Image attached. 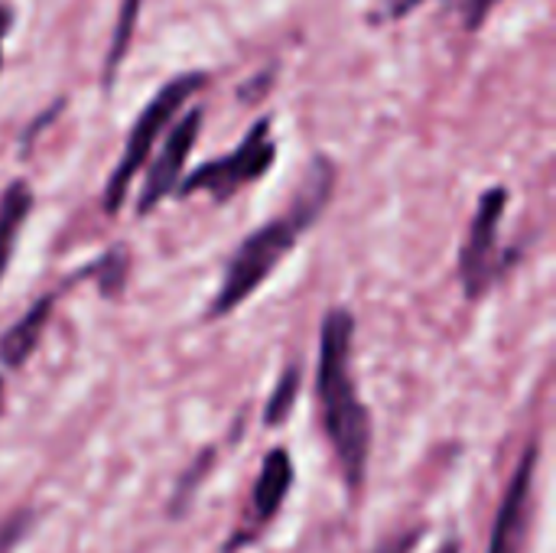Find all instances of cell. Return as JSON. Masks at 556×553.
<instances>
[{
    "label": "cell",
    "mask_w": 556,
    "mask_h": 553,
    "mask_svg": "<svg viewBox=\"0 0 556 553\" xmlns=\"http://www.w3.org/2000/svg\"><path fill=\"white\" fill-rule=\"evenodd\" d=\"M355 316L345 306L326 313L319 326L316 398L323 433L332 447L339 476L352 495L362 492L371 460V414L355 385Z\"/></svg>",
    "instance_id": "cell-1"
},
{
    "label": "cell",
    "mask_w": 556,
    "mask_h": 553,
    "mask_svg": "<svg viewBox=\"0 0 556 553\" xmlns=\"http://www.w3.org/2000/svg\"><path fill=\"white\" fill-rule=\"evenodd\" d=\"M202 121H205V111L202 108H192L182 121L173 124V130L166 134V143L163 150L156 153V160L150 163V173L140 186V196H137V215L147 218L166 196H173L176 183L182 179V169H186V160L202 134Z\"/></svg>",
    "instance_id": "cell-8"
},
{
    "label": "cell",
    "mask_w": 556,
    "mask_h": 553,
    "mask_svg": "<svg viewBox=\"0 0 556 553\" xmlns=\"http://www.w3.org/2000/svg\"><path fill=\"white\" fill-rule=\"evenodd\" d=\"M502 0H463V23L469 33H479L482 23L489 20V13L498 7Z\"/></svg>",
    "instance_id": "cell-17"
},
{
    "label": "cell",
    "mask_w": 556,
    "mask_h": 553,
    "mask_svg": "<svg viewBox=\"0 0 556 553\" xmlns=\"http://www.w3.org/2000/svg\"><path fill=\"white\" fill-rule=\"evenodd\" d=\"M140 10H143V0H121L117 20H114V33H111V46H108V55H104V68H101L104 88H111L114 78H117V68H121V62H124V55L130 49V39H134Z\"/></svg>",
    "instance_id": "cell-11"
},
{
    "label": "cell",
    "mask_w": 556,
    "mask_h": 553,
    "mask_svg": "<svg viewBox=\"0 0 556 553\" xmlns=\"http://www.w3.org/2000/svg\"><path fill=\"white\" fill-rule=\"evenodd\" d=\"M332 183H336L332 163L326 156H316V163L309 166V176H306L300 196L293 199V205L287 209V215L261 225L235 248V254L228 257L225 277L205 310V319H222V316L235 313L244 300H251L261 290V284L296 248L303 231L323 215V209L332 196Z\"/></svg>",
    "instance_id": "cell-2"
},
{
    "label": "cell",
    "mask_w": 556,
    "mask_h": 553,
    "mask_svg": "<svg viewBox=\"0 0 556 553\" xmlns=\"http://www.w3.org/2000/svg\"><path fill=\"white\" fill-rule=\"evenodd\" d=\"M13 26V7L0 0V72H3V39Z\"/></svg>",
    "instance_id": "cell-19"
},
{
    "label": "cell",
    "mask_w": 556,
    "mask_h": 553,
    "mask_svg": "<svg viewBox=\"0 0 556 553\" xmlns=\"http://www.w3.org/2000/svg\"><path fill=\"white\" fill-rule=\"evenodd\" d=\"M437 553H463V541H459L456 535H450V538L443 541V548H440Z\"/></svg>",
    "instance_id": "cell-20"
},
{
    "label": "cell",
    "mask_w": 556,
    "mask_h": 553,
    "mask_svg": "<svg viewBox=\"0 0 556 553\" xmlns=\"http://www.w3.org/2000/svg\"><path fill=\"white\" fill-rule=\"evenodd\" d=\"M0 414H3V378H0Z\"/></svg>",
    "instance_id": "cell-21"
},
{
    "label": "cell",
    "mask_w": 556,
    "mask_h": 553,
    "mask_svg": "<svg viewBox=\"0 0 556 553\" xmlns=\"http://www.w3.org/2000/svg\"><path fill=\"white\" fill-rule=\"evenodd\" d=\"M293 479H296V469H293L290 450H287V447L270 450V453L264 456V463H261L257 479H254L251 508L241 515V525L231 531V538L225 541L222 553H238L261 541V535L277 521L280 508L287 505V499H290V492H293Z\"/></svg>",
    "instance_id": "cell-6"
},
{
    "label": "cell",
    "mask_w": 556,
    "mask_h": 553,
    "mask_svg": "<svg viewBox=\"0 0 556 553\" xmlns=\"http://www.w3.org/2000/svg\"><path fill=\"white\" fill-rule=\"evenodd\" d=\"M427 0H384V10L378 13V20H404L410 16L417 7H424Z\"/></svg>",
    "instance_id": "cell-18"
},
{
    "label": "cell",
    "mask_w": 556,
    "mask_h": 553,
    "mask_svg": "<svg viewBox=\"0 0 556 553\" xmlns=\"http://www.w3.org/2000/svg\"><path fill=\"white\" fill-rule=\"evenodd\" d=\"M208 85V72H182L176 78H169L150 101L147 108L140 111V117L134 121L130 134H127V143H124V153L117 160V166L111 169L108 183H104V199H101V209L104 215H117V209L124 205L140 166L150 160L153 147H156V137L166 134L169 121L176 117V111Z\"/></svg>",
    "instance_id": "cell-3"
},
{
    "label": "cell",
    "mask_w": 556,
    "mask_h": 553,
    "mask_svg": "<svg viewBox=\"0 0 556 553\" xmlns=\"http://www.w3.org/2000/svg\"><path fill=\"white\" fill-rule=\"evenodd\" d=\"M508 202H511V192L505 186L485 189L469 222L466 241L459 248V280H463L466 300L472 303L482 300L489 287L505 274V254L498 251V225L505 218Z\"/></svg>",
    "instance_id": "cell-5"
},
{
    "label": "cell",
    "mask_w": 556,
    "mask_h": 553,
    "mask_svg": "<svg viewBox=\"0 0 556 553\" xmlns=\"http://www.w3.org/2000/svg\"><path fill=\"white\" fill-rule=\"evenodd\" d=\"M277 163V140H274V117H261L254 121V127L244 134V140L215 160L199 163L189 176H182L173 189L176 199H189V196H212L215 202H228L235 199L241 189L254 186L257 179H264Z\"/></svg>",
    "instance_id": "cell-4"
},
{
    "label": "cell",
    "mask_w": 556,
    "mask_h": 553,
    "mask_svg": "<svg viewBox=\"0 0 556 553\" xmlns=\"http://www.w3.org/2000/svg\"><path fill=\"white\" fill-rule=\"evenodd\" d=\"M59 300V290L39 297L7 332H0V365L3 368H23L29 362V355L36 352V345L42 342V332L49 326V316H52V306Z\"/></svg>",
    "instance_id": "cell-9"
},
{
    "label": "cell",
    "mask_w": 556,
    "mask_h": 553,
    "mask_svg": "<svg viewBox=\"0 0 556 553\" xmlns=\"http://www.w3.org/2000/svg\"><path fill=\"white\" fill-rule=\"evenodd\" d=\"M29 212H33V189L26 186V179H13L0 196V280L13 261V251H16V241Z\"/></svg>",
    "instance_id": "cell-10"
},
{
    "label": "cell",
    "mask_w": 556,
    "mask_h": 553,
    "mask_svg": "<svg viewBox=\"0 0 556 553\" xmlns=\"http://www.w3.org/2000/svg\"><path fill=\"white\" fill-rule=\"evenodd\" d=\"M424 535H427V525L404 528V531H397V535L384 538V541H381V544H378L371 553H414L417 551V544L424 541Z\"/></svg>",
    "instance_id": "cell-16"
},
{
    "label": "cell",
    "mask_w": 556,
    "mask_h": 553,
    "mask_svg": "<svg viewBox=\"0 0 556 553\" xmlns=\"http://www.w3.org/2000/svg\"><path fill=\"white\" fill-rule=\"evenodd\" d=\"M29 528H33V512L29 508H20V512L7 515L0 521V553L16 551L23 544V538L29 535Z\"/></svg>",
    "instance_id": "cell-15"
},
{
    "label": "cell",
    "mask_w": 556,
    "mask_h": 553,
    "mask_svg": "<svg viewBox=\"0 0 556 553\" xmlns=\"http://www.w3.org/2000/svg\"><path fill=\"white\" fill-rule=\"evenodd\" d=\"M300 385H303V365L300 362H290L283 368V375L277 378L270 398H267V407H264V427H283L296 407V398H300Z\"/></svg>",
    "instance_id": "cell-13"
},
{
    "label": "cell",
    "mask_w": 556,
    "mask_h": 553,
    "mask_svg": "<svg viewBox=\"0 0 556 553\" xmlns=\"http://www.w3.org/2000/svg\"><path fill=\"white\" fill-rule=\"evenodd\" d=\"M75 277H98L101 293H104V297H114V293H121L124 277H127V251H124V248H111L104 257L91 261V264H88L85 271H78ZM75 277H72V280H75Z\"/></svg>",
    "instance_id": "cell-14"
},
{
    "label": "cell",
    "mask_w": 556,
    "mask_h": 553,
    "mask_svg": "<svg viewBox=\"0 0 556 553\" xmlns=\"http://www.w3.org/2000/svg\"><path fill=\"white\" fill-rule=\"evenodd\" d=\"M212 466H215V450H202V453L189 463V469L179 476V482H176V489H173V495H169V502H166V515H169L173 521H182V518L192 512V502H195V495H199L205 476L212 473Z\"/></svg>",
    "instance_id": "cell-12"
},
{
    "label": "cell",
    "mask_w": 556,
    "mask_h": 553,
    "mask_svg": "<svg viewBox=\"0 0 556 553\" xmlns=\"http://www.w3.org/2000/svg\"><path fill=\"white\" fill-rule=\"evenodd\" d=\"M538 463H541V440L534 437L515 473L511 482L502 495V505L495 512V525H492V538H489V553H521L528 541V521H531V495H534V476H538Z\"/></svg>",
    "instance_id": "cell-7"
}]
</instances>
